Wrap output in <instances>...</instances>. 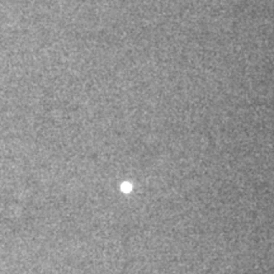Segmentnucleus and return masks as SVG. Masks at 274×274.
Instances as JSON below:
<instances>
[{
	"label": "nucleus",
	"mask_w": 274,
	"mask_h": 274,
	"mask_svg": "<svg viewBox=\"0 0 274 274\" xmlns=\"http://www.w3.org/2000/svg\"><path fill=\"white\" fill-rule=\"evenodd\" d=\"M122 188H123V191H126V192H128V191H130V189H131V185H130V184H124V185L122 187Z\"/></svg>",
	"instance_id": "f257e3e1"
}]
</instances>
